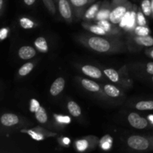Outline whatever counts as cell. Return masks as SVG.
<instances>
[{
    "label": "cell",
    "mask_w": 153,
    "mask_h": 153,
    "mask_svg": "<svg viewBox=\"0 0 153 153\" xmlns=\"http://www.w3.org/2000/svg\"><path fill=\"white\" fill-rule=\"evenodd\" d=\"M137 24L138 25H146V20L143 11L138 10L137 12Z\"/></svg>",
    "instance_id": "cell-33"
},
{
    "label": "cell",
    "mask_w": 153,
    "mask_h": 153,
    "mask_svg": "<svg viewBox=\"0 0 153 153\" xmlns=\"http://www.w3.org/2000/svg\"><path fill=\"white\" fill-rule=\"evenodd\" d=\"M146 55H148V56L150 57L151 58H152L153 59V49H149V50H146Z\"/></svg>",
    "instance_id": "cell-40"
},
{
    "label": "cell",
    "mask_w": 153,
    "mask_h": 153,
    "mask_svg": "<svg viewBox=\"0 0 153 153\" xmlns=\"http://www.w3.org/2000/svg\"><path fill=\"white\" fill-rule=\"evenodd\" d=\"M111 13V2L108 1L107 0H105L103 2H102L101 7L97 13V16L95 17V21L98 22L100 20L103 19H109V16Z\"/></svg>",
    "instance_id": "cell-10"
},
{
    "label": "cell",
    "mask_w": 153,
    "mask_h": 153,
    "mask_svg": "<svg viewBox=\"0 0 153 153\" xmlns=\"http://www.w3.org/2000/svg\"><path fill=\"white\" fill-rule=\"evenodd\" d=\"M132 7V4L128 0H111L108 20L113 24L117 25L120 22L124 15L128 10H131Z\"/></svg>",
    "instance_id": "cell-2"
},
{
    "label": "cell",
    "mask_w": 153,
    "mask_h": 153,
    "mask_svg": "<svg viewBox=\"0 0 153 153\" xmlns=\"http://www.w3.org/2000/svg\"><path fill=\"white\" fill-rule=\"evenodd\" d=\"M57 120H58V122L61 123H70L71 120L69 117H64V116H58L57 117Z\"/></svg>",
    "instance_id": "cell-36"
},
{
    "label": "cell",
    "mask_w": 153,
    "mask_h": 153,
    "mask_svg": "<svg viewBox=\"0 0 153 153\" xmlns=\"http://www.w3.org/2000/svg\"><path fill=\"white\" fill-rule=\"evenodd\" d=\"M95 1L96 0H70L76 19H79L83 17L87 7L95 2Z\"/></svg>",
    "instance_id": "cell-4"
},
{
    "label": "cell",
    "mask_w": 153,
    "mask_h": 153,
    "mask_svg": "<svg viewBox=\"0 0 153 153\" xmlns=\"http://www.w3.org/2000/svg\"><path fill=\"white\" fill-rule=\"evenodd\" d=\"M151 6H152V11L153 14V0H151Z\"/></svg>",
    "instance_id": "cell-42"
},
{
    "label": "cell",
    "mask_w": 153,
    "mask_h": 153,
    "mask_svg": "<svg viewBox=\"0 0 153 153\" xmlns=\"http://www.w3.org/2000/svg\"><path fill=\"white\" fill-rule=\"evenodd\" d=\"M77 40L88 49L100 53L115 54L127 49L125 43L116 37H103L91 34H80Z\"/></svg>",
    "instance_id": "cell-1"
},
{
    "label": "cell",
    "mask_w": 153,
    "mask_h": 153,
    "mask_svg": "<svg viewBox=\"0 0 153 153\" xmlns=\"http://www.w3.org/2000/svg\"><path fill=\"white\" fill-rule=\"evenodd\" d=\"M25 132L28 133L33 139L36 140H41L45 137V134L40 133L38 130H28L25 131Z\"/></svg>",
    "instance_id": "cell-31"
},
{
    "label": "cell",
    "mask_w": 153,
    "mask_h": 153,
    "mask_svg": "<svg viewBox=\"0 0 153 153\" xmlns=\"http://www.w3.org/2000/svg\"><path fill=\"white\" fill-rule=\"evenodd\" d=\"M19 117L12 113H4L0 117V124L4 127H13L19 123Z\"/></svg>",
    "instance_id": "cell-9"
},
{
    "label": "cell",
    "mask_w": 153,
    "mask_h": 153,
    "mask_svg": "<svg viewBox=\"0 0 153 153\" xmlns=\"http://www.w3.org/2000/svg\"><path fill=\"white\" fill-rule=\"evenodd\" d=\"M137 10H135V6H133L131 11V16H130V19L128 21V25H126L124 29L126 30L127 31H134V28L137 26Z\"/></svg>",
    "instance_id": "cell-19"
},
{
    "label": "cell",
    "mask_w": 153,
    "mask_h": 153,
    "mask_svg": "<svg viewBox=\"0 0 153 153\" xmlns=\"http://www.w3.org/2000/svg\"><path fill=\"white\" fill-rule=\"evenodd\" d=\"M63 142H64V143L65 145H69L70 143V140L67 137H64V138H63Z\"/></svg>",
    "instance_id": "cell-41"
},
{
    "label": "cell",
    "mask_w": 153,
    "mask_h": 153,
    "mask_svg": "<svg viewBox=\"0 0 153 153\" xmlns=\"http://www.w3.org/2000/svg\"><path fill=\"white\" fill-rule=\"evenodd\" d=\"M19 24L21 27L25 29H30L34 27V22L26 17H21L19 19Z\"/></svg>",
    "instance_id": "cell-29"
},
{
    "label": "cell",
    "mask_w": 153,
    "mask_h": 153,
    "mask_svg": "<svg viewBox=\"0 0 153 153\" xmlns=\"http://www.w3.org/2000/svg\"><path fill=\"white\" fill-rule=\"evenodd\" d=\"M135 108L139 111H152L153 110V101L148 100L138 102L135 105Z\"/></svg>",
    "instance_id": "cell-25"
},
{
    "label": "cell",
    "mask_w": 153,
    "mask_h": 153,
    "mask_svg": "<svg viewBox=\"0 0 153 153\" xmlns=\"http://www.w3.org/2000/svg\"><path fill=\"white\" fill-rule=\"evenodd\" d=\"M128 121L130 125L137 129H143L148 126V120L135 112H131L128 116Z\"/></svg>",
    "instance_id": "cell-6"
},
{
    "label": "cell",
    "mask_w": 153,
    "mask_h": 153,
    "mask_svg": "<svg viewBox=\"0 0 153 153\" xmlns=\"http://www.w3.org/2000/svg\"><path fill=\"white\" fill-rule=\"evenodd\" d=\"M146 72L149 74L153 75V62H149L146 64Z\"/></svg>",
    "instance_id": "cell-37"
},
{
    "label": "cell",
    "mask_w": 153,
    "mask_h": 153,
    "mask_svg": "<svg viewBox=\"0 0 153 153\" xmlns=\"http://www.w3.org/2000/svg\"><path fill=\"white\" fill-rule=\"evenodd\" d=\"M132 40L135 44L146 47H150L153 46V37L149 35L138 36L134 35L132 37Z\"/></svg>",
    "instance_id": "cell-16"
},
{
    "label": "cell",
    "mask_w": 153,
    "mask_h": 153,
    "mask_svg": "<svg viewBox=\"0 0 153 153\" xmlns=\"http://www.w3.org/2000/svg\"><path fill=\"white\" fill-rule=\"evenodd\" d=\"M43 1L45 4V7L49 10V13L52 15H55L56 13V6H55V0H43Z\"/></svg>",
    "instance_id": "cell-30"
},
{
    "label": "cell",
    "mask_w": 153,
    "mask_h": 153,
    "mask_svg": "<svg viewBox=\"0 0 153 153\" xmlns=\"http://www.w3.org/2000/svg\"><path fill=\"white\" fill-rule=\"evenodd\" d=\"M97 24L102 27L110 37H119L121 35V31L118 27L111 22L108 19H103L97 22Z\"/></svg>",
    "instance_id": "cell-7"
},
{
    "label": "cell",
    "mask_w": 153,
    "mask_h": 153,
    "mask_svg": "<svg viewBox=\"0 0 153 153\" xmlns=\"http://www.w3.org/2000/svg\"><path fill=\"white\" fill-rule=\"evenodd\" d=\"M82 26L84 28H85L86 30H88L89 32L93 33V34H95L97 35H101V36H108V33L102 28L100 25H99L98 24L97 25H94V24H90L88 23V21H85V22L82 23Z\"/></svg>",
    "instance_id": "cell-15"
},
{
    "label": "cell",
    "mask_w": 153,
    "mask_h": 153,
    "mask_svg": "<svg viewBox=\"0 0 153 153\" xmlns=\"http://www.w3.org/2000/svg\"><path fill=\"white\" fill-rule=\"evenodd\" d=\"M34 46L37 48L38 51L40 52H43L46 53L49 50V47H48V43L46 42V40L43 37H39L34 41Z\"/></svg>",
    "instance_id": "cell-22"
},
{
    "label": "cell",
    "mask_w": 153,
    "mask_h": 153,
    "mask_svg": "<svg viewBox=\"0 0 153 153\" xmlns=\"http://www.w3.org/2000/svg\"><path fill=\"white\" fill-rule=\"evenodd\" d=\"M134 34L135 35L138 36H146L149 35V33H150V30L148 27H146V25H138L134 28Z\"/></svg>",
    "instance_id": "cell-27"
},
{
    "label": "cell",
    "mask_w": 153,
    "mask_h": 153,
    "mask_svg": "<svg viewBox=\"0 0 153 153\" xmlns=\"http://www.w3.org/2000/svg\"><path fill=\"white\" fill-rule=\"evenodd\" d=\"M141 10L144 15L149 16L152 14V6H151V0H143L141 2Z\"/></svg>",
    "instance_id": "cell-28"
},
{
    "label": "cell",
    "mask_w": 153,
    "mask_h": 153,
    "mask_svg": "<svg viewBox=\"0 0 153 153\" xmlns=\"http://www.w3.org/2000/svg\"><path fill=\"white\" fill-rule=\"evenodd\" d=\"M104 92L108 97L116 98L121 95V92L117 87L113 85H105L104 86Z\"/></svg>",
    "instance_id": "cell-21"
},
{
    "label": "cell",
    "mask_w": 153,
    "mask_h": 153,
    "mask_svg": "<svg viewBox=\"0 0 153 153\" xmlns=\"http://www.w3.org/2000/svg\"><path fill=\"white\" fill-rule=\"evenodd\" d=\"M152 82H153V77L152 78Z\"/></svg>",
    "instance_id": "cell-43"
},
{
    "label": "cell",
    "mask_w": 153,
    "mask_h": 153,
    "mask_svg": "<svg viewBox=\"0 0 153 153\" xmlns=\"http://www.w3.org/2000/svg\"><path fill=\"white\" fill-rule=\"evenodd\" d=\"M9 29L7 28H2L0 29V40H3L7 37Z\"/></svg>",
    "instance_id": "cell-35"
},
{
    "label": "cell",
    "mask_w": 153,
    "mask_h": 153,
    "mask_svg": "<svg viewBox=\"0 0 153 153\" xmlns=\"http://www.w3.org/2000/svg\"><path fill=\"white\" fill-rule=\"evenodd\" d=\"M36 55V50L31 46H23L18 50V56L22 60L31 59Z\"/></svg>",
    "instance_id": "cell-12"
},
{
    "label": "cell",
    "mask_w": 153,
    "mask_h": 153,
    "mask_svg": "<svg viewBox=\"0 0 153 153\" xmlns=\"http://www.w3.org/2000/svg\"><path fill=\"white\" fill-rule=\"evenodd\" d=\"M104 73L112 82L114 83H120L122 85H126L124 81H123L120 78V74L117 70L112 68L105 69Z\"/></svg>",
    "instance_id": "cell-17"
},
{
    "label": "cell",
    "mask_w": 153,
    "mask_h": 153,
    "mask_svg": "<svg viewBox=\"0 0 153 153\" xmlns=\"http://www.w3.org/2000/svg\"><path fill=\"white\" fill-rule=\"evenodd\" d=\"M58 11L63 19L69 23L73 22V8L70 0H55Z\"/></svg>",
    "instance_id": "cell-5"
},
{
    "label": "cell",
    "mask_w": 153,
    "mask_h": 153,
    "mask_svg": "<svg viewBox=\"0 0 153 153\" xmlns=\"http://www.w3.org/2000/svg\"><path fill=\"white\" fill-rule=\"evenodd\" d=\"M82 71L84 74L94 79H100L102 77V73L97 67L92 65H84L82 67Z\"/></svg>",
    "instance_id": "cell-13"
},
{
    "label": "cell",
    "mask_w": 153,
    "mask_h": 153,
    "mask_svg": "<svg viewBox=\"0 0 153 153\" xmlns=\"http://www.w3.org/2000/svg\"><path fill=\"white\" fill-rule=\"evenodd\" d=\"M40 108V105L39 102L35 99H31V102H30V111H31V112L35 113L36 111L39 110Z\"/></svg>",
    "instance_id": "cell-34"
},
{
    "label": "cell",
    "mask_w": 153,
    "mask_h": 153,
    "mask_svg": "<svg viewBox=\"0 0 153 153\" xmlns=\"http://www.w3.org/2000/svg\"><path fill=\"white\" fill-rule=\"evenodd\" d=\"M34 114H35V118L40 123L44 124L47 122L48 116L44 108L40 106L39 110L37 111H36Z\"/></svg>",
    "instance_id": "cell-26"
},
{
    "label": "cell",
    "mask_w": 153,
    "mask_h": 153,
    "mask_svg": "<svg viewBox=\"0 0 153 153\" xmlns=\"http://www.w3.org/2000/svg\"><path fill=\"white\" fill-rule=\"evenodd\" d=\"M81 83L83 88L87 91L93 93H99L101 91V88L97 82L87 79H83L81 80Z\"/></svg>",
    "instance_id": "cell-18"
},
{
    "label": "cell",
    "mask_w": 153,
    "mask_h": 153,
    "mask_svg": "<svg viewBox=\"0 0 153 153\" xmlns=\"http://www.w3.org/2000/svg\"><path fill=\"white\" fill-rule=\"evenodd\" d=\"M34 67V64L32 62H28L25 63V64L22 66L18 70V75L21 77L23 76H26L27 75L29 74L31 71L33 70Z\"/></svg>",
    "instance_id": "cell-24"
},
{
    "label": "cell",
    "mask_w": 153,
    "mask_h": 153,
    "mask_svg": "<svg viewBox=\"0 0 153 153\" xmlns=\"http://www.w3.org/2000/svg\"><path fill=\"white\" fill-rule=\"evenodd\" d=\"M97 142H98V139L94 136H88V137H83L82 139L76 141V149L81 152L88 150L91 147L94 146V145H96Z\"/></svg>",
    "instance_id": "cell-8"
},
{
    "label": "cell",
    "mask_w": 153,
    "mask_h": 153,
    "mask_svg": "<svg viewBox=\"0 0 153 153\" xmlns=\"http://www.w3.org/2000/svg\"><path fill=\"white\" fill-rule=\"evenodd\" d=\"M65 87V80L64 78L59 77L55 79L50 87V94L53 97L59 95L64 89Z\"/></svg>",
    "instance_id": "cell-11"
},
{
    "label": "cell",
    "mask_w": 153,
    "mask_h": 153,
    "mask_svg": "<svg viewBox=\"0 0 153 153\" xmlns=\"http://www.w3.org/2000/svg\"><path fill=\"white\" fill-rule=\"evenodd\" d=\"M23 1H24V3L26 4V5L31 6V5H32L34 2H35L36 0H23Z\"/></svg>",
    "instance_id": "cell-39"
},
{
    "label": "cell",
    "mask_w": 153,
    "mask_h": 153,
    "mask_svg": "<svg viewBox=\"0 0 153 153\" xmlns=\"http://www.w3.org/2000/svg\"><path fill=\"white\" fill-rule=\"evenodd\" d=\"M101 1H97V2L94 3L92 5L90 6L87 9V10L85 11V14L83 16L85 21H89L91 20V19H95L96 16H97V13H98L99 10H100V7H101Z\"/></svg>",
    "instance_id": "cell-14"
},
{
    "label": "cell",
    "mask_w": 153,
    "mask_h": 153,
    "mask_svg": "<svg viewBox=\"0 0 153 153\" xmlns=\"http://www.w3.org/2000/svg\"><path fill=\"white\" fill-rule=\"evenodd\" d=\"M131 10H128V11L127 12L125 15H124L123 17L122 18L120 22L119 23L120 28H125L126 27V25H128V21H129V19H130V16H131Z\"/></svg>",
    "instance_id": "cell-32"
},
{
    "label": "cell",
    "mask_w": 153,
    "mask_h": 153,
    "mask_svg": "<svg viewBox=\"0 0 153 153\" xmlns=\"http://www.w3.org/2000/svg\"><path fill=\"white\" fill-rule=\"evenodd\" d=\"M4 5H5V0H0V17L4 11Z\"/></svg>",
    "instance_id": "cell-38"
},
{
    "label": "cell",
    "mask_w": 153,
    "mask_h": 153,
    "mask_svg": "<svg viewBox=\"0 0 153 153\" xmlns=\"http://www.w3.org/2000/svg\"><path fill=\"white\" fill-rule=\"evenodd\" d=\"M99 144L103 150H108L111 148L113 144V138L109 134H106L103 136L101 140L99 141Z\"/></svg>",
    "instance_id": "cell-23"
},
{
    "label": "cell",
    "mask_w": 153,
    "mask_h": 153,
    "mask_svg": "<svg viewBox=\"0 0 153 153\" xmlns=\"http://www.w3.org/2000/svg\"><path fill=\"white\" fill-rule=\"evenodd\" d=\"M131 149L137 151H144L153 147V137H146L140 135H131L127 140Z\"/></svg>",
    "instance_id": "cell-3"
},
{
    "label": "cell",
    "mask_w": 153,
    "mask_h": 153,
    "mask_svg": "<svg viewBox=\"0 0 153 153\" xmlns=\"http://www.w3.org/2000/svg\"><path fill=\"white\" fill-rule=\"evenodd\" d=\"M67 108L70 114L74 117H79L82 114V109L80 106L74 101H70L67 103Z\"/></svg>",
    "instance_id": "cell-20"
}]
</instances>
